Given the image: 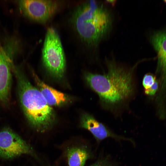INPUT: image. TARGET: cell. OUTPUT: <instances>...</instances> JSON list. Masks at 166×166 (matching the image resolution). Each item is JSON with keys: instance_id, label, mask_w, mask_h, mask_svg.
I'll use <instances>...</instances> for the list:
<instances>
[{"instance_id": "6da1fadb", "label": "cell", "mask_w": 166, "mask_h": 166, "mask_svg": "<svg viewBox=\"0 0 166 166\" xmlns=\"http://www.w3.org/2000/svg\"><path fill=\"white\" fill-rule=\"evenodd\" d=\"M140 61L133 67L126 68L113 59H106L107 72L101 74L86 73L85 79L90 87L98 95L103 103L114 107L129 100L134 92V71Z\"/></svg>"}, {"instance_id": "7a4b0ae2", "label": "cell", "mask_w": 166, "mask_h": 166, "mask_svg": "<svg viewBox=\"0 0 166 166\" xmlns=\"http://www.w3.org/2000/svg\"><path fill=\"white\" fill-rule=\"evenodd\" d=\"M75 27L83 41L91 47H96L110 34L113 17L101 2L86 1L80 5L73 16Z\"/></svg>"}, {"instance_id": "3957f363", "label": "cell", "mask_w": 166, "mask_h": 166, "mask_svg": "<svg viewBox=\"0 0 166 166\" xmlns=\"http://www.w3.org/2000/svg\"><path fill=\"white\" fill-rule=\"evenodd\" d=\"M20 101L30 124L37 131L44 132L54 124V111L40 90L33 86L22 73L15 71Z\"/></svg>"}, {"instance_id": "277c9868", "label": "cell", "mask_w": 166, "mask_h": 166, "mask_svg": "<svg viewBox=\"0 0 166 166\" xmlns=\"http://www.w3.org/2000/svg\"><path fill=\"white\" fill-rule=\"evenodd\" d=\"M42 59L45 67L52 76L58 79L63 77L66 65L64 53L58 34L53 27L47 30Z\"/></svg>"}, {"instance_id": "5b68a950", "label": "cell", "mask_w": 166, "mask_h": 166, "mask_svg": "<svg viewBox=\"0 0 166 166\" xmlns=\"http://www.w3.org/2000/svg\"><path fill=\"white\" fill-rule=\"evenodd\" d=\"M34 155L32 148L18 135L9 128L0 131V157L11 159L22 154Z\"/></svg>"}, {"instance_id": "8992f818", "label": "cell", "mask_w": 166, "mask_h": 166, "mask_svg": "<svg viewBox=\"0 0 166 166\" xmlns=\"http://www.w3.org/2000/svg\"><path fill=\"white\" fill-rule=\"evenodd\" d=\"M21 10L25 15L37 22L47 21L57 12L60 3L57 1L23 0L19 1Z\"/></svg>"}, {"instance_id": "52a82bcc", "label": "cell", "mask_w": 166, "mask_h": 166, "mask_svg": "<svg viewBox=\"0 0 166 166\" xmlns=\"http://www.w3.org/2000/svg\"><path fill=\"white\" fill-rule=\"evenodd\" d=\"M80 123L81 127L90 132L98 142L106 138L111 137L117 140L129 141L134 143L131 139L125 138L113 133L89 114H84L81 117Z\"/></svg>"}, {"instance_id": "ba28073f", "label": "cell", "mask_w": 166, "mask_h": 166, "mask_svg": "<svg viewBox=\"0 0 166 166\" xmlns=\"http://www.w3.org/2000/svg\"><path fill=\"white\" fill-rule=\"evenodd\" d=\"M150 40L157 53V69L161 74L162 89L166 87V31L155 33Z\"/></svg>"}, {"instance_id": "9c48e42d", "label": "cell", "mask_w": 166, "mask_h": 166, "mask_svg": "<svg viewBox=\"0 0 166 166\" xmlns=\"http://www.w3.org/2000/svg\"><path fill=\"white\" fill-rule=\"evenodd\" d=\"M11 77L10 65L0 52V101L4 103L8 99Z\"/></svg>"}, {"instance_id": "30bf717a", "label": "cell", "mask_w": 166, "mask_h": 166, "mask_svg": "<svg viewBox=\"0 0 166 166\" xmlns=\"http://www.w3.org/2000/svg\"><path fill=\"white\" fill-rule=\"evenodd\" d=\"M34 77L40 91L49 106L58 105L66 101L67 97L64 94L46 84L36 75L34 74Z\"/></svg>"}, {"instance_id": "8fae6325", "label": "cell", "mask_w": 166, "mask_h": 166, "mask_svg": "<svg viewBox=\"0 0 166 166\" xmlns=\"http://www.w3.org/2000/svg\"><path fill=\"white\" fill-rule=\"evenodd\" d=\"M68 166H84L86 161L91 157L89 150L83 147L69 148L67 152Z\"/></svg>"}, {"instance_id": "7c38bea8", "label": "cell", "mask_w": 166, "mask_h": 166, "mask_svg": "<svg viewBox=\"0 0 166 166\" xmlns=\"http://www.w3.org/2000/svg\"><path fill=\"white\" fill-rule=\"evenodd\" d=\"M156 78L155 76L151 73H147L144 76L142 84L144 89L150 88L156 81Z\"/></svg>"}, {"instance_id": "4fadbf2b", "label": "cell", "mask_w": 166, "mask_h": 166, "mask_svg": "<svg viewBox=\"0 0 166 166\" xmlns=\"http://www.w3.org/2000/svg\"><path fill=\"white\" fill-rule=\"evenodd\" d=\"M158 85L157 81H156L154 84L150 88L147 89H144L145 94L150 96L154 95L157 90Z\"/></svg>"}, {"instance_id": "5bb4252c", "label": "cell", "mask_w": 166, "mask_h": 166, "mask_svg": "<svg viewBox=\"0 0 166 166\" xmlns=\"http://www.w3.org/2000/svg\"><path fill=\"white\" fill-rule=\"evenodd\" d=\"M90 166H111L109 162L106 158L98 160Z\"/></svg>"}, {"instance_id": "9a60e30c", "label": "cell", "mask_w": 166, "mask_h": 166, "mask_svg": "<svg viewBox=\"0 0 166 166\" xmlns=\"http://www.w3.org/2000/svg\"><path fill=\"white\" fill-rule=\"evenodd\" d=\"M116 0H108L105 1V3L110 5L113 6L115 5L116 3Z\"/></svg>"}, {"instance_id": "2e32d148", "label": "cell", "mask_w": 166, "mask_h": 166, "mask_svg": "<svg viewBox=\"0 0 166 166\" xmlns=\"http://www.w3.org/2000/svg\"><path fill=\"white\" fill-rule=\"evenodd\" d=\"M164 1L165 2V4H166V0H164Z\"/></svg>"}]
</instances>
